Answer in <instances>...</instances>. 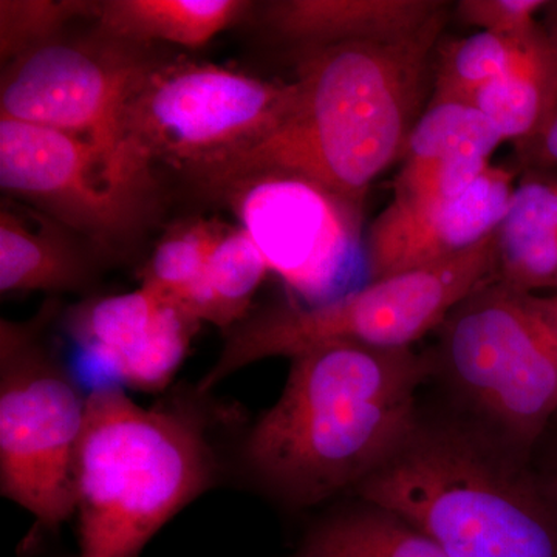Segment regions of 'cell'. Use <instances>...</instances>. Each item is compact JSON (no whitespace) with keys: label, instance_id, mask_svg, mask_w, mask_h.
I'll use <instances>...</instances> for the list:
<instances>
[{"label":"cell","instance_id":"2","mask_svg":"<svg viewBox=\"0 0 557 557\" xmlns=\"http://www.w3.org/2000/svg\"><path fill=\"white\" fill-rule=\"evenodd\" d=\"M281 397L249 429L242 458L267 493L311 508L357 490L416 424L432 361L413 348L333 343L289 359Z\"/></svg>","mask_w":557,"mask_h":557},{"label":"cell","instance_id":"17","mask_svg":"<svg viewBox=\"0 0 557 557\" xmlns=\"http://www.w3.org/2000/svg\"><path fill=\"white\" fill-rule=\"evenodd\" d=\"M556 98V67L542 24L525 40L504 75L491 81L472 104L496 124L505 141L520 146L547 126Z\"/></svg>","mask_w":557,"mask_h":557},{"label":"cell","instance_id":"20","mask_svg":"<svg viewBox=\"0 0 557 557\" xmlns=\"http://www.w3.org/2000/svg\"><path fill=\"white\" fill-rule=\"evenodd\" d=\"M269 273V263L247 231L228 226L185 311L200 324L228 332L251 313L252 299Z\"/></svg>","mask_w":557,"mask_h":557},{"label":"cell","instance_id":"9","mask_svg":"<svg viewBox=\"0 0 557 557\" xmlns=\"http://www.w3.org/2000/svg\"><path fill=\"white\" fill-rule=\"evenodd\" d=\"M143 47L106 38L62 36L2 70L0 116L86 139L100 152L106 177L121 196L148 205L127 143V104L152 64Z\"/></svg>","mask_w":557,"mask_h":557},{"label":"cell","instance_id":"14","mask_svg":"<svg viewBox=\"0 0 557 557\" xmlns=\"http://www.w3.org/2000/svg\"><path fill=\"white\" fill-rule=\"evenodd\" d=\"M448 9L442 0H277L262 20L299 51L409 38Z\"/></svg>","mask_w":557,"mask_h":557},{"label":"cell","instance_id":"3","mask_svg":"<svg viewBox=\"0 0 557 557\" xmlns=\"http://www.w3.org/2000/svg\"><path fill=\"white\" fill-rule=\"evenodd\" d=\"M450 557H557V507L527 454L463 417L418 416L398 448L355 490Z\"/></svg>","mask_w":557,"mask_h":557},{"label":"cell","instance_id":"26","mask_svg":"<svg viewBox=\"0 0 557 557\" xmlns=\"http://www.w3.org/2000/svg\"><path fill=\"white\" fill-rule=\"evenodd\" d=\"M542 28L547 35L549 49L556 67V98L547 126L541 135L525 146H520L519 156L523 166L553 168L557 170V0L548 2L542 13Z\"/></svg>","mask_w":557,"mask_h":557},{"label":"cell","instance_id":"5","mask_svg":"<svg viewBox=\"0 0 557 557\" xmlns=\"http://www.w3.org/2000/svg\"><path fill=\"white\" fill-rule=\"evenodd\" d=\"M438 332L432 372L442 370L468 418L528 454L557 410V295L491 277Z\"/></svg>","mask_w":557,"mask_h":557},{"label":"cell","instance_id":"24","mask_svg":"<svg viewBox=\"0 0 557 557\" xmlns=\"http://www.w3.org/2000/svg\"><path fill=\"white\" fill-rule=\"evenodd\" d=\"M98 2L79 0H2L0 60L2 69L32 51L61 39L70 21L97 16Z\"/></svg>","mask_w":557,"mask_h":557},{"label":"cell","instance_id":"11","mask_svg":"<svg viewBox=\"0 0 557 557\" xmlns=\"http://www.w3.org/2000/svg\"><path fill=\"white\" fill-rule=\"evenodd\" d=\"M0 186L102 251L127 239L146 211L109 185L100 152L86 139L2 116Z\"/></svg>","mask_w":557,"mask_h":557},{"label":"cell","instance_id":"25","mask_svg":"<svg viewBox=\"0 0 557 557\" xmlns=\"http://www.w3.org/2000/svg\"><path fill=\"white\" fill-rule=\"evenodd\" d=\"M548 2L545 0H460L458 20L479 32L520 39L533 33Z\"/></svg>","mask_w":557,"mask_h":557},{"label":"cell","instance_id":"23","mask_svg":"<svg viewBox=\"0 0 557 557\" xmlns=\"http://www.w3.org/2000/svg\"><path fill=\"white\" fill-rule=\"evenodd\" d=\"M226 230L228 226L218 220L205 219L190 220L171 230L146 263L143 287L159 293L185 311Z\"/></svg>","mask_w":557,"mask_h":557},{"label":"cell","instance_id":"21","mask_svg":"<svg viewBox=\"0 0 557 557\" xmlns=\"http://www.w3.org/2000/svg\"><path fill=\"white\" fill-rule=\"evenodd\" d=\"M504 135L472 102L429 101L406 143L403 161L482 157L491 160Z\"/></svg>","mask_w":557,"mask_h":557},{"label":"cell","instance_id":"1","mask_svg":"<svg viewBox=\"0 0 557 557\" xmlns=\"http://www.w3.org/2000/svg\"><path fill=\"white\" fill-rule=\"evenodd\" d=\"M448 16L449 9L405 39L295 51L299 100L292 115L193 182L211 194L249 175L287 172L364 205L370 185L403 159L426 109Z\"/></svg>","mask_w":557,"mask_h":557},{"label":"cell","instance_id":"12","mask_svg":"<svg viewBox=\"0 0 557 557\" xmlns=\"http://www.w3.org/2000/svg\"><path fill=\"white\" fill-rule=\"evenodd\" d=\"M518 178V170L491 164L458 196L391 200L366 236V276L376 281L423 269L478 247L507 214Z\"/></svg>","mask_w":557,"mask_h":557},{"label":"cell","instance_id":"19","mask_svg":"<svg viewBox=\"0 0 557 557\" xmlns=\"http://www.w3.org/2000/svg\"><path fill=\"white\" fill-rule=\"evenodd\" d=\"M295 557H450L386 509L361 502L310 528Z\"/></svg>","mask_w":557,"mask_h":557},{"label":"cell","instance_id":"4","mask_svg":"<svg viewBox=\"0 0 557 557\" xmlns=\"http://www.w3.org/2000/svg\"><path fill=\"white\" fill-rule=\"evenodd\" d=\"M215 479L199 412L143 408L119 386L95 387L75 460L78 557H138Z\"/></svg>","mask_w":557,"mask_h":557},{"label":"cell","instance_id":"8","mask_svg":"<svg viewBox=\"0 0 557 557\" xmlns=\"http://www.w3.org/2000/svg\"><path fill=\"white\" fill-rule=\"evenodd\" d=\"M39 321L0 322V491L53 531L75 516L87 395L40 338Z\"/></svg>","mask_w":557,"mask_h":557},{"label":"cell","instance_id":"6","mask_svg":"<svg viewBox=\"0 0 557 557\" xmlns=\"http://www.w3.org/2000/svg\"><path fill=\"white\" fill-rule=\"evenodd\" d=\"M494 234L457 258L369 281L364 287L321 304H276L249 313L228 330L225 346L199 394L269 358L292 359L322 344L413 348L442 327L475 288L493 277Z\"/></svg>","mask_w":557,"mask_h":557},{"label":"cell","instance_id":"13","mask_svg":"<svg viewBox=\"0 0 557 557\" xmlns=\"http://www.w3.org/2000/svg\"><path fill=\"white\" fill-rule=\"evenodd\" d=\"M200 322L146 287L83 304L69 319L81 350L124 386L164 391L188 355Z\"/></svg>","mask_w":557,"mask_h":557},{"label":"cell","instance_id":"16","mask_svg":"<svg viewBox=\"0 0 557 557\" xmlns=\"http://www.w3.org/2000/svg\"><path fill=\"white\" fill-rule=\"evenodd\" d=\"M240 0H108L98 2L97 33L143 47L153 40L199 49L239 20Z\"/></svg>","mask_w":557,"mask_h":557},{"label":"cell","instance_id":"22","mask_svg":"<svg viewBox=\"0 0 557 557\" xmlns=\"http://www.w3.org/2000/svg\"><path fill=\"white\" fill-rule=\"evenodd\" d=\"M528 36L511 39L478 32L467 38L440 40L429 101L471 102L486 84L508 72Z\"/></svg>","mask_w":557,"mask_h":557},{"label":"cell","instance_id":"10","mask_svg":"<svg viewBox=\"0 0 557 557\" xmlns=\"http://www.w3.org/2000/svg\"><path fill=\"white\" fill-rule=\"evenodd\" d=\"M209 196L228 205L271 273L307 304L338 298L358 263L366 269L362 205L319 183L263 172Z\"/></svg>","mask_w":557,"mask_h":557},{"label":"cell","instance_id":"7","mask_svg":"<svg viewBox=\"0 0 557 557\" xmlns=\"http://www.w3.org/2000/svg\"><path fill=\"white\" fill-rule=\"evenodd\" d=\"M299 86L194 61H153L126 113L127 143L149 185L153 164L189 180L276 131L298 106Z\"/></svg>","mask_w":557,"mask_h":557},{"label":"cell","instance_id":"18","mask_svg":"<svg viewBox=\"0 0 557 557\" xmlns=\"http://www.w3.org/2000/svg\"><path fill=\"white\" fill-rule=\"evenodd\" d=\"M95 277L94 262L51 228H30L22 215L0 212V292H78Z\"/></svg>","mask_w":557,"mask_h":557},{"label":"cell","instance_id":"15","mask_svg":"<svg viewBox=\"0 0 557 557\" xmlns=\"http://www.w3.org/2000/svg\"><path fill=\"white\" fill-rule=\"evenodd\" d=\"M494 281L557 295V170L528 166L494 231Z\"/></svg>","mask_w":557,"mask_h":557},{"label":"cell","instance_id":"27","mask_svg":"<svg viewBox=\"0 0 557 557\" xmlns=\"http://www.w3.org/2000/svg\"><path fill=\"white\" fill-rule=\"evenodd\" d=\"M544 480V485L547 487L549 497L555 502L557 507V457L553 467L548 469L547 475L542 478Z\"/></svg>","mask_w":557,"mask_h":557}]
</instances>
